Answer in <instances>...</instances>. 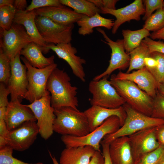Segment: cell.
Instances as JSON below:
<instances>
[{
    "label": "cell",
    "instance_id": "cell-1",
    "mask_svg": "<svg viewBox=\"0 0 164 164\" xmlns=\"http://www.w3.org/2000/svg\"><path fill=\"white\" fill-rule=\"evenodd\" d=\"M71 79L64 70L57 67L50 75L46 88L51 94V103L54 109L70 107L77 109V88L73 86Z\"/></svg>",
    "mask_w": 164,
    "mask_h": 164
},
{
    "label": "cell",
    "instance_id": "cell-2",
    "mask_svg": "<svg viewBox=\"0 0 164 164\" xmlns=\"http://www.w3.org/2000/svg\"><path fill=\"white\" fill-rule=\"evenodd\" d=\"M53 131L63 135L84 136L89 133L87 118L84 112L70 107L54 109Z\"/></svg>",
    "mask_w": 164,
    "mask_h": 164
},
{
    "label": "cell",
    "instance_id": "cell-3",
    "mask_svg": "<svg viewBox=\"0 0 164 164\" xmlns=\"http://www.w3.org/2000/svg\"><path fill=\"white\" fill-rule=\"evenodd\" d=\"M109 81L126 103L136 111L151 116L153 98L132 81L117 79L111 77Z\"/></svg>",
    "mask_w": 164,
    "mask_h": 164
},
{
    "label": "cell",
    "instance_id": "cell-4",
    "mask_svg": "<svg viewBox=\"0 0 164 164\" xmlns=\"http://www.w3.org/2000/svg\"><path fill=\"white\" fill-rule=\"evenodd\" d=\"M121 126L119 118L116 116H112L94 131L84 136L63 135L61 137V140L67 148L90 146L96 151L101 152L100 144L104 138L107 135L114 133Z\"/></svg>",
    "mask_w": 164,
    "mask_h": 164
},
{
    "label": "cell",
    "instance_id": "cell-5",
    "mask_svg": "<svg viewBox=\"0 0 164 164\" xmlns=\"http://www.w3.org/2000/svg\"><path fill=\"white\" fill-rule=\"evenodd\" d=\"M123 106L126 114L123 125L114 133L105 136L101 143L110 144L117 138L128 136L142 130L164 124V119L154 118L143 114L134 110L126 103Z\"/></svg>",
    "mask_w": 164,
    "mask_h": 164
},
{
    "label": "cell",
    "instance_id": "cell-6",
    "mask_svg": "<svg viewBox=\"0 0 164 164\" xmlns=\"http://www.w3.org/2000/svg\"><path fill=\"white\" fill-rule=\"evenodd\" d=\"M20 58L27 68L28 86L24 98L32 103L50 94L46 89V84L50 75L57 68V64L54 63L45 68L39 69L32 67L24 57Z\"/></svg>",
    "mask_w": 164,
    "mask_h": 164
},
{
    "label": "cell",
    "instance_id": "cell-7",
    "mask_svg": "<svg viewBox=\"0 0 164 164\" xmlns=\"http://www.w3.org/2000/svg\"><path fill=\"white\" fill-rule=\"evenodd\" d=\"M107 77L98 80H92L89 83L88 90L92 95L90 103L91 106L117 108L126 103L107 80Z\"/></svg>",
    "mask_w": 164,
    "mask_h": 164
},
{
    "label": "cell",
    "instance_id": "cell-8",
    "mask_svg": "<svg viewBox=\"0 0 164 164\" xmlns=\"http://www.w3.org/2000/svg\"><path fill=\"white\" fill-rule=\"evenodd\" d=\"M33 42L22 25L13 23L8 30H0V48L11 60L28 44Z\"/></svg>",
    "mask_w": 164,
    "mask_h": 164
},
{
    "label": "cell",
    "instance_id": "cell-9",
    "mask_svg": "<svg viewBox=\"0 0 164 164\" xmlns=\"http://www.w3.org/2000/svg\"><path fill=\"white\" fill-rule=\"evenodd\" d=\"M35 22L39 34L46 44L70 43L74 24L63 26L43 16H36Z\"/></svg>",
    "mask_w": 164,
    "mask_h": 164
},
{
    "label": "cell",
    "instance_id": "cell-10",
    "mask_svg": "<svg viewBox=\"0 0 164 164\" xmlns=\"http://www.w3.org/2000/svg\"><path fill=\"white\" fill-rule=\"evenodd\" d=\"M26 105L32 111L37 121L40 136L44 140L48 139L53 133L56 117L54 108L51 105L50 94Z\"/></svg>",
    "mask_w": 164,
    "mask_h": 164
},
{
    "label": "cell",
    "instance_id": "cell-11",
    "mask_svg": "<svg viewBox=\"0 0 164 164\" xmlns=\"http://www.w3.org/2000/svg\"><path fill=\"white\" fill-rule=\"evenodd\" d=\"M96 29L102 35L105 41L101 40L109 46L111 53L108 67L103 72L94 77L93 80H94L108 77L117 69H125L129 67L130 61V56L125 49L123 39H118L114 41L108 37L104 30L99 27Z\"/></svg>",
    "mask_w": 164,
    "mask_h": 164
},
{
    "label": "cell",
    "instance_id": "cell-12",
    "mask_svg": "<svg viewBox=\"0 0 164 164\" xmlns=\"http://www.w3.org/2000/svg\"><path fill=\"white\" fill-rule=\"evenodd\" d=\"M39 133V128L36 121H29L9 131L5 138L7 145L13 150L23 151L28 149L33 143Z\"/></svg>",
    "mask_w": 164,
    "mask_h": 164
},
{
    "label": "cell",
    "instance_id": "cell-13",
    "mask_svg": "<svg viewBox=\"0 0 164 164\" xmlns=\"http://www.w3.org/2000/svg\"><path fill=\"white\" fill-rule=\"evenodd\" d=\"M20 55L17 54L10 62L11 74L6 86L12 101L24 98L28 91L27 68L21 62Z\"/></svg>",
    "mask_w": 164,
    "mask_h": 164
},
{
    "label": "cell",
    "instance_id": "cell-14",
    "mask_svg": "<svg viewBox=\"0 0 164 164\" xmlns=\"http://www.w3.org/2000/svg\"><path fill=\"white\" fill-rule=\"evenodd\" d=\"M43 53H48L50 50L54 52L59 58L65 60L70 67L73 73L83 82L86 81V74L83 65L86 63L84 59L76 55L77 49L70 43L57 45L49 44L42 47Z\"/></svg>",
    "mask_w": 164,
    "mask_h": 164
},
{
    "label": "cell",
    "instance_id": "cell-15",
    "mask_svg": "<svg viewBox=\"0 0 164 164\" xmlns=\"http://www.w3.org/2000/svg\"><path fill=\"white\" fill-rule=\"evenodd\" d=\"M156 127L147 128L128 136L134 163L160 146L155 136Z\"/></svg>",
    "mask_w": 164,
    "mask_h": 164
},
{
    "label": "cell",
    "instance_id": "cell-16",
    "mask_svg": "<svg viewBox=\"0 0 164 164\" xmlns=\"http://www.w3.org/2000/svg\"><path fill=\"white\" fill-rule=\"evenodd\" d=\"M100 9V13L111 14L116 18L111 31L113 34H115L120 26L125 22L132 20L139 21L141 16L145 13V8L141 0H135L129 5L118 9L101 8Z\"/></svg>",
    "mask_w": 164,
    "mask_h": 164
},
{
    "label": "cell",
    "instance_id": "cell-17",
    "mask_svg": "<svg viewBox=\"0 0 164 164\" xmlns=\"http://www.w3.org/2000/svg\"><path fill=\"white\" fill-rule=\"evenodd\" d=\"M111 77L117 79L132 81L152 98L156 96L157 84L154 76L145 67L131 73L120 71Z\"/></svg>",
    "mask_w": 164,
    "mask_h": 164
},
{
    "label": "cell",
    "instance_id": "cell-18",
    "mask_svg": "<svg viewBox=\"0 0 164 164\" xmlns=\"http://www.w3.org/2000/svg\"><path fill=\"white\" fill-rule=\"evenodd\" d=\"M36 16L46 17L63 26L74 24L85 15L78 14L65 5L49 6L35 9Z\"/></svg>",
    "mask_w": 164,
    "mask_h": 164
},
{
    "label": "cell",
    "instance_id": "cell-19",
    "mask_svg": "<svg viewBox=\"0 0 164 164\" xmlns=\"http://www.w3.org/2000/svg\"><path fill=\"white\" fill-rule=\"evenodd\" d=\"M22 100L10 101L6 107L5 121L9 131L12 130L29 121L36 119L31 109L21 104Z\"/></svg>",
    "mask_w": 164,
    "mask_h": 164
},
{
    "label": "cell",
    "instance_id": "cell-20",
    "mask_svg": "<svg viewBox=\"0 0 164 164\" xmlns=\"http://www.w3.org/2000/svg\"><path fill=\"white\" fill-rule=\"evenodd\" d=\"M84 112L87 119L90 132L101 125L107 119L111 116L118 117L120 120L121 126L126 117V114L123 106L117 108L110 109L93 105Z\"/></svg>",
    "mask_w": 164,
    "mask_h": 164
},
{
    "label": "cell",
    "instance_id": "cell-21",
    "mask_svg": "<svg viewBox=\"0 0 164 164\" xmlns=\"http://www.w3.org/2000/svg\"><path fill=\"white\" fill-rule=\"evenodd\" d=\"M109 153L114 164H134L131 146L128 136L117 138L109 144Z\"/></svg>",
    "mask_w": 164,
    "mask_h": 164
},
{
    "label": "cell",
    "instance_id": "cell-22",
    "mask_svg": "<svg viewBox=\"0 0 164 164\" xmlns=\"http://www.w3.org/2000/svg\"><path fill=\"white\" fill-rule=\"evenodd\" d=\"M96 151L90 146L66 147L61 153L59 164H88Z\"/></svg>",
    "mask_w": 164,
    "mask_h": 164
},
{
    "label": "cell",
    "instance_id": "cell-23",
    "mask_svg": "<svg viewBox=\"0 0 164 164\" xmlns=\"http://www.w3.org/2000/svg\"><path fill=\"white\" fill-rule=\"evenodd\" d=\"M36 16L35 10H26L16 12L13 23L22 25L33 42L43 47L46 44L39 33L35 22Z\"/></svg>",
    "mask_w": 164,
    "mask_h": 164
},
{
    "label": "cell",
    "instance_id": "cell-24",
    "mask_svg": "<svg viewBox=\"0 0 164 164\" xmlns=\"http://www.w3.org/2000/svg\"><path fill=\"white\" fill-rule=\"evenodd\" d=\"M42 47L32 42L26 45L20 54L23 55L33 67L43 68L54 63L55 57L54 55L48 58L45 57L43 54Z\"/></svg>",
    "mask_w": 164,
    "mask_h": 164
},
{
    "label": "cell",
    "instance_id": "cell-25",
    "mask_svg": "<svg viewBox=\"0 0 164 164\" xmlns=\"http://www.w3.org/2000/svg\"><path fill=\"white\" fill-rule=\"evenodd\" d=\"M114 22L113 19L103 17L97 12L91 17L85 15L76 23L80 26L78 33L85 36L92 33L94 32L93 29L96 27H102L108 29H112Z\"/></svg>",
    "mask_w": 164,
    "mask_h": 164
},
{
    "label": "cell",
    "instance_id": "cell-26",
    "mask_svg": "<svg viewBox=\"0 0 164 164\" xmlns=\"http://www.w3.org/2000/svg\"><path fill=\"white\" fill-rule=\"evenodd\" d=\"M149 32L143 28L136 30H122L123 43L126 52L128 54L139 46L144 39L150 36Z\"/></svg>",
    "mask_w": 164,
    "mask_h": 164
},
{
    "label": "cell",
    "instance_id": "cell-27",
    "mask_svg": "<svg viewBox=\"0 0 164 164\" xmlns=\"http://www.w3.org/2000/svg\"><path fill=\"white\" fill-rule=\"evenodd\" d=\"M151 54L148 47L142 41L139 46L128 54L130 61L126 73H129L133 70H139L145 67L144 59L145 58L151 57Z\"/></svg>",
    "mask_w": 164,
    "mask_h": 164
},
{
    "label": "cell",
    "instance_id": "cell-28",
    "mask_svg": "<svg viewBox=\"0 0 164 164\" xmlns=\"http://www.w3.org/2000/svg\"><path fill=\"white\" fill-rule=\"evenodd\" d=\"M63 5L72 9L76 13L89 17L96 12L100 13V9L89 0H60Z\"/></svg>",
    "mask_w": 164,
    "mask_h": 164
},
{
    "label": "cell",
    "instance_id": "cell-29",
    "mask_svg": "<svg viewBox=\"0 0 164 164\" xmlns=\"http://www.w3.org/2000/svg\"><path fill=\"white\" fill-rule=\"evenodd\" d=\"M164 27V6L156 10L145 21L143 28L153 32Z\"/></svg>",
    "mask_w": 164,
    "mask_h": 164
},
{
    "label": "cell",
    "instance_id": "cell-30",
    "mask_svg": "<svg viewBox=\"0 0 164 164\" xmlns=\"http://www.w3.org/2000/svg\"><path fill=\"white\" fill-rule=\"evenodd\" d=\"M16 11L13 6L0 7V30H8L13 23Z\"/></svg>",
    "mask_w": 164,
    "mask_h": 164
},
{
    "label": "cell",
    "instance_id": "cell-31",
    "mask_svg": "<svg viewBox=\"0 0 164 164\" xmlns=\"http://www.w3.org/2000/svg\"><path fill=\"white\" fill-rule=\"evenodd\" d=\"M151 57L158 62L154 68L148 69L155 79L158 84L164 82V54L158 52L152 53Z\"/></svg>",
    "mask_w": 164,
    "mask_h": 164
},
{
    "label": "cell",
    "instance_id": "cell-32",
    "mask_svg": "<svg viewBox=\"0 0 164 164\" xmlns=\"http://www.w3.org/2000/svg\"><path fill=\"white\" fill-rule=\"evenodd\" d=\"M10 60L0 48V81L7 85L11 74Z\"/></svg>",
    "mask_w": 164,
    "mask_h": 164
},
{
    "label": "cell",
    "instance_id": "cell-33",
    "mask_svg": "<svg viewBox=\"0 0 164 164\" xmlns=\"http://www.w3.org/2000/svg\"><path fill=\"white\" fill-rule=\"evenodd\" d=\"M13 150L8 145L0 148V164H44L42 162L28 163L18 159L12 156Z\"/></svg>",
    "mask_w": 164,
    "mask_h": 164
},
{
    "label": "cell",
    "instance_id": "cell-34",
    "mask_svg": "<svg viewBox=\"0 0 164 164\" xmlns=\"http://www.w3.org/2000/svg\"><path fill=\"white\" fill-rule=\"evenodd\" d=\"M164 154V147L160 146L141 158L134 164H156Z\"/></svg>",
    "mask_w": 164,
    "mask_h": 164
},
{
    "label": "cell",
    "instance_id": "cell-35",
    "mask_svg": "<svg viewBox=\"0 0 164 164\" xmlns=\"http://www.w3.org/2000/svg\"><path fill=\"white\" fill-rule=\"evenodd\" d=\"M151 117L164 119V96L157 91L155 97L153 98V103Z\"/></svg>",
    "mask_w": 164,
    "mask_h": 164
},
{
    "label": "cell",
    "instance_id": "cell-36",
    "mask_svg": "<svg viewBox=\"0 0 164 164\" xmlns=\"http://www.w3.org/2000/svg\"><path fill=\"white\" fill-rule=\"evenodd\" d=\"M145 6V13L143 20H146L155 10L160 9L164 6L162 0H144L142 1Z\"/></svg>",
    "mask_w": 164,
    "mask_h": 164
},
{
    "label": "cell",
    "instance_id": "cell-37",
    "mask_svg": "<svg viewBox=\"0 0 164 164\" xmlns=\"http://www.w3.org/2000/svg\"><path fill=\"white\" fill-rule=\"evenodd\" d=\"M63 5L60 0H32L26 10L31 11L37 9L49 6H60Z\"/></svg>",
    "mask_w": 164,
    "mask_h": 164
},
{
    "label": "cell",
    "instance_id": "cell-38",
    "mask_svg": "<svg viewBox=\"0 0 164 164\" xmlns=\"http://www.w3.org/2000/svg\"><path fill=\"white\" fill-rule=\"evenodd\" d=\"M148 47L151 52H156L164 54V42L160 40L155 41L146 37L142 41Z\"/></svg>",
    "mask_w": 164,
    "mask_h": 164
},
{
    "label": "cell",
    "instance_id": "cell-39",
    "mask_svg": "<svg viewBox=\"0 0 164 164\" xmlns=\"http://www.w3.org/2000/svg\"><path fill=\"white\" fill-rule=\"evenodd\" d=\"M100 9L101 8L115 9V5L118 0H89Z\"/></svg>",
    "mask_w": 164,
    "mask_h": 164
},
{
    "label": "cell",
    "instance_id": "cell-40",
    "mask_svg": "<svg viewBox=\"0 0 164 164\" xmlns=\"http://www.w3.org/2000/svg\"><path fill=\"white\" fill-rule=\"evenodd\" d=\"M10 94V91L4 84L0 83V108L7 107L9 102L8 96Z\"/></svg>",
    "mask_w": 164,
    "mask_h": 164
},
{
    "label": "cell",
    "instance_id": "cell-41",
    "mask_svg": "<svg viewBox=\"0 0 164 164\" xmlns=\"http://www.w3.org/2000/svg\"><path fill=\"white\" fill-rule=\"evenodd\" d=\"M155 135L160 145L164 147V124L155 127Z\"/></svg>",
    "mask_w": 164,
    "mask_h": 164
},
{
    "label": "cell",
    "instance_id": "cell-42",
    "mask_svg": "<svg viewBox=\"0 0 164 164\" xmlns=\"http://www.w3.org/2000/svg\"><path fill=\"white\" fill-rule=\"evenodd\" d=\"M102 149V154L104 159V164H114L110 158L109 153V144L101 143Z\"/></svg>",
    "mask_w": 164,
    "mask_h": 164
},
{
    "label": "cell",
    "instance_id": "cell-43",
    "mask_svg": "<svg viewBox=\"0 0 164 164\" xmlns=\"http://www.w3.org/2000/svg\"><path fill=\"white\" fill-rule=\"evenodd\" d=\"M104 159L101 152L96 151L88 164H104Z\"/></svg>",
    "mask_w": 164,
    "mask_h": 164
},
{
    "label": "cell",
    "instance_id": "cell-44",
    "mask_svg": "<svg viewBox=\"0 0 164 164\" xmlns=\"http://www.w3.org/2000/svg\"><path fill=\"white\" fill-rule=\"evenodd\" d=\"M13 6L17 12L26 10L28 6L26 0H14Z\"/></svg>",
    "mask_w": 164,
    "mask_h": 164
},
{
    "label": "cell",
    "instance_id": "cell-45",
    "mask_svg": "<svg viewBox=\"0 0 164 164\" xmlns=\"http://www.w3.org/2000/svg\"><path fill=\"white\" fill-rule=\"evenodd\" d=\"M145 66L148 69L155 68L158 64L155 59L152 57L145 58L144 60Z\"/></svg>",
    "mask_w": 164,
    "mask_h": 164
},
{
    "label": "cell",
    "instance_id": "cell-46",
    "mask_svg": "<svg viewBox=\"0 0 164 164\" xmlns=\"http://www.w3.org/2000/svg\"><path fill=\"white\" fill-rule=\"evenodd\" d=\"M150 36L154 40L155 39L164 40V27L157 31L152 32Z\"/></svg>",
    "mask_w": 164,
    "mask_h": 164
},
{
    "label": "cell",
    "instance_id": "cell-47",
    "mask_svg": "<svg viewBox=\"0 0 164 164\" xmlns=\"http://www.w3.org/2000/svg\"><path fill=\"white\" fill-rule=\"evenodd\" d=\"M9 131L5 120H0V136L5 137Z\"/></svg>",
    "mask_w": 164,
    "mask_h": 164
},
{
    "label": "cell",
    "instance_id": "cell-48",
    "mask_svg": "<svg viewBox=\"0 0 164 164\" xmlns=\"http://www.w3.org/2000/svg\"><path fill=\"white\" fill-rule=\"evenodd\" d=\"M14 0H0V7L4 6H13Z\"/></svg>",
    "mask_w": 164,
    "mask_h": 164
},
{
    "label": "cell",
    "instance_id": "cell-49",
    "mask_svg": "<svg viewBox=\"0 0 164 164\" xmlns=\"http://www.w3.org/2000/svg\"><path fill=\"white\" fill-rule=\"evenodd\" d=\"M6 107L0 108V120H5Z\"/></svg>",
    "mask_w": 164,
    "mask_h": 164
},
{
    "label": "cell",
    "instance_id": "cell-50",
    "mask_svg": "<svg viewBox=\"0 0 164 164\" xmlns=\"http://www.w3.org/2000/svg\"><path fill=\"white\" fill-rule=\"evenodd\" d=\"M157 90L159 92L164 96V82L157 84Z\"/></svg>",
    "mask_w": 164,
    "mask_h": 164
},
{
    "label": "cell",
    "instance_id": "cell-51",
    "mask_svg": "<svg viewBox=\"0 0 164 164\" xmlns=\"http://www.w3.org/2000/svg\"><path fill=\"white\" fill-rule=\"evenodd\" d=\"M6 145L5 137L0 136V148Z\"/></svg>",
    "mask_w": 164,
    "mask_h": 164
},
{
    "label": "cell",
    "instance_id": "cell-52",
    "mask_svg": "<svg viewBox=\"0 0 164 164\" xmlns=\"http://www.w3.org/2000/svg\"><path fill=\"white\" fill-rule=\"evenodd\" d=\"M156 164H164V154Z\"/></svg>",
    "mask_w": 164,
    "mask_h": 164
}]
</instances>
